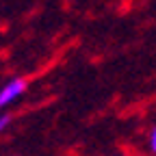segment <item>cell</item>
<instances>
[{
  "mask_svg": "<svg viewBox=\"0 0 156 156\" xmlns=\"http://www.w3.org/2000/svg\"><path fill=\"white\" fill-rule=\"evenodd\" d=\"M150 143H152V150L156 152V128L152 130V139H150Z\"/></svg>",
  "mask_w": 156,
  "mask_h": 156,
  "instance_id": "3957f363",
  "label": "cell"
},
{
  "mask_svg": "<svg viewBox=\"0 0 156 156\" xmlns=\"http://www.w3.org/2000/svg\"><path fill=\"white\" fill-rule=\"evenodd\" d=\"M7 124H9V117H7V115H2V117H0V130H5V128H7Z\"/></svg>",
  "mask_w": 156,
  "mask_h": 156,
  "instance_id": "7a4b0ae2",
  "label": "cell"
},
{
  "mask_svg": "<svg viewBox=\"0 0 156 156\" xmlns=\"http://www.w3.org/2000/svg\"><path fill=\"white\" fill-rule=\"evenodd\" d=\"M24 89H26V83L22 80V78H17V80H11L2 91H0V108H2L5 104H9V102H13L17 95H22Z\"/></svg>",
  "mask_w": 156,
  "mask_h": 156,
  "instance_id": "6da1fadb",
  "label": "cell"
}]
</instances>
